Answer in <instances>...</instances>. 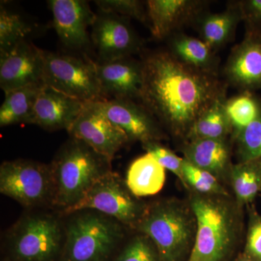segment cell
<instances>
[{"label": "cell", "mask_w": 261, "mask_h": 261, "mask_svg": "<svg viewBox=\"0 0 261 261\" xmlns=\"http://www.w3.org/2000/svg\"><path fill=\"white\" fill-rule=\"evenodd\" d=\"M142 62L140 103L177 138L187 141L196 121L226 99V85L219 75L185 64L168 50L151 53Z\"/></svg>", "instance_id": "1"}, {"label": "cell", "mask_w": 261, "mask_h": 261, "mask_svg": "<svg viewBox=\"0 0 261 261\" xmlns=\"http://www.w3.org/2000/svg\"><path fill=\"white\" fill-rule=\"evenodd\" d=\"M189 202L197 232L187 261H230L243 236V209L230 196L192 192Z\"/></svg>", "instance_id": "2"}, {"label": "cell", "mask_w": 261, "mask_h": 261, "mask_svg": "<svg viewBox=\"0 0 261 261\" xmlns=\"http://www.w3.org/2000/svg\"><path fill=\"white\" fill-rule=\"evenodd\" d=\"M111 163L85 142L70 137L49 164L53 209L63 215L76 205L98 179L112 171Z\"/></svg>", "instance_id": "3"}, {"label": "cell", "mask_w": 261, "mask_h": 261, "mask_svg": "<svg viewBox=\"0 0 261 261\" xmlns=\"http://www.w3.org/2000/svg\"><path fill=\"white\" fill-rule=\"evenodd\" d=\"M135 231L152 240L161 261H187L195 243L197 219L190 202L163 199L146 205Z\"/></svg>", "instance_id": "4"}, {"label": "cell", "mask_w": 261, "mask_h": 261, "mask_svg": "<svg viewBox=\"0 0 261 261\" xmlns=\"http://www.w3.org/2000/svg\"><path fill=\"white\" fill-rule=\"evenodd\" d=\"M63 216L64 243L59 261H109L124 240L126 226L97 211Z\"/></svg>", "instance_id": "5"}, {"label": "cell", "mask_w": 261, "mask_h": 261, "mask_svg": "<svg viewBox=\"0 0 261 261\" xmlns=\"http://www.w3.org/2000/svg\"><path fill=\"white\" fill-rule=\"evenodd\" d=\"M63 217L58 211L23 214L5 234L8 261H59L64 243Z\"/></svg>", "instance_id": "6"}, {"label": "cell", "mask_w": 261, "mask_h": 261, "mask_svg": "<svg viewBox=\"0 0 261 261\" xmlns=\"http://www.w3.org/2000/svg\"><path fill=\"white\" fill-rule=\"evenodd\" d=\"M0 192L29 210L53 209L50 166L32 160L5 161L0 166Z\"/></svg>", "instance_id": "7"}, {"label": "cell", "mask_w": 261, "mask_h": 261, "mask_svg": "<svg viewBox=\"0 0 261 261\" xmlns=\"http://www.w3.org/2000/svg\"><path fill=\"white\" fill-rule=\"evenodd\" d=\"M44 84L82 102L106 99L96 63L86 57L44 51Z\"/></svg>", "instance_id": "8"}, {"label": "cell", "mask_w": 261, "mask_h": 261, "mask_svg": "<svg viewBox=\"0 0 261 261\" xmlns=\"http://www.w3.org/2000/svg\"><path fill=\"white\" fill-rule=\"evenodd\" d=\"M146 205L130 191L126 180L112 171L98 179L83 198L62 216L79 211H97L135 230Z\"/></svg>", "instance_id": "9"}, {"label": "cell", "mask_w": 261, "mask_h": 261, "mask_svg": "<svg viewBox=\"0 0 261 261\" xmlns=\"http://www.w3.org/2000/svg\"><path fill=\"white\" fill-rule=\"evenodd\" d=\"M68 132L70 137L85 142L111 161L130 142L125 132L108 119L96 102H85Z\"/></svg>", "instance_id": "10"}, {"label": "cell", "mask_w": 261, "mask_h": 261, "mask_svg": "<svg viewBox=\"0 0 261 261\" xmlns=\"http://www.w3.org/2000/svg\"><path fill=\"white\" fill-rule=\"evenodd\" d=\"M44 50L22 41L0 53V87L8 92L44 84Z\"/></svg>", "instance_id": "11"}, {"label": "cell", "mask_w": 261, "mask_h": 261, "mask_svg": "<svg viewBox=\"0 0 261 261\" xmlns=\"http://www.w3.org/2000/svg\"><path fill=\"white\" fill-rule=\"evenodd\" d=\"M129 18L99 11L92 27V42L99 61L130 57L140 50L142 42L128 21Z\"/></svg>", "instance_id": "12"}, {"label": "cell", "mask_w": 261, "mask_h": 261, "mask_svg": "<svg viewBox=\"0 0 261 261\" xmlns=\"http://www.w3.org/2000/svg\"><path fill=\"white\" fill-rule=\"evenodd\" d=\"M98 107L113 123L119 127L130 141L142 144L165 139L158 120L140 102L125 99L97 101Z\"/></svg>", "instance_id": "13"}, {"label": "cell", "mask_w": 261, "mask_h": 261, "mask_svg": "<svg viewBox=\"0 0 261 261\" xmlns=\"http://www.w3.org/2000/svg\"><path fill=\"white\" fill-rule=\"evenodd\" d=\"M202 0H149L146 3L148 27L154 39L163 40L187 25H197L207 13Z\"/></svg>", "instance_id": "14"}, {"label": "cell", "mask_w": 261, "mask_h": 261, "mask_svg": "<svg viewBox=\"0 0 261 261\" xmlns=\"http://www.w3.org/2000/svg\"><path fill=\"white\" fill-rule=\"evenodd\" d=\"M53 16V25L58 37L67 47L84 49L88 46L89 27H92L96 14L87 2L82 0L48 1Z\"/></svg>", "instance_id": "15"}, {"label": "cell", "mask_w": 261, "mask_h": 261, "mask_svg": "<svg viewBox=\"0 0 261 261\" xmlns=\"http://www.w3.org/2000/svg\"><path fill=\"white\" fill-rule=\"evenodd\" d=\"M103 96L108 99H140L143 84L142 62L132 57L96 63Z\"/></svg>", "instance_id": "16"}, {"label": "cell", "mask_w": 261, "mask_h": 261, "mask_svg": "<svg viewBox=\"0 0 261 261\" xmlns=\"http://www.w3.org/2000/svg\"><path fill=\"white\" fill-rule=\"evenodd\" d=\"M84 105L80 99L43 86L34 104L31 124L49 132H68L83 111Z\"/></svg>", "instance_id": "17"}, {"label": "cell", "mask_w": 261, "mask_h": 261, "mask_svg": "<svg viewBox=\"0 0 261 261\" xmlns=\"http://www.w3.org/2000/svg\"><path fill=\"white\" fill-rule=\"evenodd\" d=\"M224 73L228 83L242 92L261 89V37L245 33L230 53Z\"/></svg>", "instance_id": "18"}, {"label": "cell", "mask_w": 261, "mask_h": 261, "mask_svg": "<svg viewBox=\"0 0 261 261\" xmlns=\"http://www.w3.org/2000/svg\"><path fill=\"white\" fill-rule=\"evenodd\" d=\"M185 158L196 167L212 173L221 183L229 181L231 148L228 139L189 141L182 148Z\"/></svg>", "instance_id": "19"}, {"label": "cell", "mask_w": 261, "mask_h": 261, "mask_svg": "<svg viewBox=\"0 0 261 261\" xmlns=\"http://www.w3.org/2000/svg\"><path fill=\"white\" fill-rule=\"evenodd\" d=\"M168 39V51L178 61L205 73L219 75V57L202 39L180 32Z\"/></svg>", "instance_id": "20"}, {"label": "cell", "mask_w": 261, "mask_h": 261, "mask_svg": "<svg viewBox=\"0 0 261 261\" xmlns=\"http://www.w3.org/2000/svg\"><path fill=\"white\" fill-rule=\"evenodd\" d=\"M240 21H243V15L240 1L231 2L221 13L202 15L197 27L201 39L216 51L233 39Z\"/></svg>", "instance_id": "21"}, {"label": "cell", "mask_w": 261, "mask_h": 261, "mask_svg": "<svg viewBox=\"0 0 261 261\" xmlns=\"http://www.w3.org/2000/svg\"><path fill=\"white\" fill-rule=\"evenodd\" d=\"M166 181V169L150 154L134 161L127 171V186L137 197H147L159 193Z\"/></svg>", "instance_id": "22"}, {"label": "cell", "mask_w": 261, "mask_h": 261, "mask_svg": "<svg viewBox=\"0 0 261 261\" xmlns=\"http://www.w3.org/2000/svg\"><path fill=\"white\" fill-rule=\"evenodd\" d=\"M229 181L239 207L253 204L261 191V159L233 164Z\"/></svg>", "instance_id": "23"}, {"label": "cell", "mask_w": 261, "mask_h": 261, "mask_svg": "<svg viewBox=\"0 0 261 261\" xmlns=\"http://www.w3.org/2000/svg\"><path fill=\"white\" fill-rule=\"evenodd\" d=\"M42 87L30 86L5 92L0 108V126L31 124L34 104Z\"/></svg>", "instance_id": "24"}, {"label": "cell", "mask_w": 261, "mask_h": 261, "mask_svg": "<svg viewBox=\"0 0 261 261\" xmlns=\"http://www.w3.org/2000/svg\"><path fill=\"white\" fill-rule=\"evenodd\" d=\"M226 99L215 103L196 121L186 142L201 139L225 140L229 136L231 137L232 130L224 108Z\"/></svg>", "instance_id": "25"}, {"label": "cell", "mask_w": 261, "mask_h": 261, "mask_svg": "<svg viewBox=\"0 0 261 261\" xmlns=\"http://www.w3.org/2000/svg\"><path fill=\"white\" fill-rule=\"evenodd\" d=\"M225 111L231 125L234 139L252 121L261 115V99L253 92H241L234 97L226 99Z\"/></svg>", "instance_id": "26"}, {"label": "cell", "mask_w": 261, "mask_h": 261, "mask_svg": "<svg viewBox=\"0 0 261 261\" xmlns=\"http://www.w3.org/2000/svg\"><path fill=\"white\" fill-rule=\"evenodd\" d=\"M32 29L20 15L0 7V53L8 51L25 40Z\"/></svg>", "instance_id": "27"}, {"label": "cell", "mask_w": 261, "mask_h": 261, "mask_svg": "<svg viewBox=\"0 0 261 261\" xmlns=\"http://www.w3.org/2000/svg\"><path fill=\"white\" fill-rule=\"evenodd\" d=\"M183 185L196 193L205 195L229 196L223 184L212 173L196 167L184 159Z\"/></svg>", "instance_id": "28"}, {"label": "cell", "mask_w": 261, "mask_h": 261, "mask_svg": "<svg viewBox=\"0 0 261 261\" xmlns=\"http://www.w3.org/2000/svg\"><path fill=\"white\" fill-rule=\"evenodd\" d=\"M111 261H161V259L152 240L137 232L117 251Z\"/></svg>", "instance_id": "29"}, {"label": "cell", "mask_w": 261, "mask_h": 261, "mask_svg": "<svg viewBox=\"0 0 261 261\" xmlns=\"http://www.w3.org/2000/svg\"><path fill=\"white\" fill-rule=\"evenodd\" d=\"M233 140L238 163L261 159V115Z\"/></svg>", "instance_id": "30"}, {"label": "cell", "mask_w": 261, "mask_h": 261, "mask_svg": "<svg viewBox=\"0 0 261 261\" xmlns=\"http://www.w3.org/2000/svg\"><path fill=\"white\" fill-rule=\"evenodd\" d=\"M99 10L106 13L135 18L148 25L147 8L138 0H98L95 2Z\"/></svg>", "instance_id": "31"}, {"label": "cell", "mask_w": 261, "mask_h": 261, "mask_svg": "<svg viewBox=\"0 0 261 261\" xmlns=\"http://www.w3.org/2000/svg\"><path fill=\"white\" fill-rule=\"evenodd\" d=\"M248 222L243 254L254 261H261V214L252 204L247 206Z\"/></svg>", "instance_id": "32"}, {"label": "cell", "mask_w": 261, "mask_h": 261, "mask_svg": "<svg viewBox=\"0 0 261 261\" xmlns=\"http://www.w3.org/2000/svg\"><path fill=\"white\" fill-rule=\"evenodd\" d=\"M142 147L147 153L150 154L162 167L174 173L184 183L182 171L184 159L178 157L171 149L163 146L159 141L146 142L142 144Z\"/></svg>", "instance_id": "33"}, {"label": "cell", "mask_w": 261, "mask_h": 261, "mask_svg": "<svg viewBox=\"0 0 261 261\" xmlns=\"http://www.w3.org/2000/svg\"><path fill=\"white\" fill-rule=\"evenodd\" d=\"M246 33L261 37V0L240 1Z\"/></svg>", "instance_id": "34"}, {"label": "cell", "mask_w": 261, "mask_h": 261, "mask_svg": "<svg viewBox=\"0 0 261 261\" xmlns=\"http://www.w3.org/2000/svg\"><path fill=\"white\" fill-rule=\"evenodd\" d=\"M238 261H254L252 260V259L249 258L248 257L245 256L244 254H242L239 256Z\"/></svg>", "instance_id": "35"}, {"label": "cell", "mask_w": 261, "mask_h": 261, "mask_svg": "<svg viewBox=\"0 0 261 261\" xmlns=\"http://www.w3.org/2000/svg\"><path fill=\"white\" fill-rule=\"evenodd\" d=\"M260 195V197H261V191H260V195Z\"/></svg>", "instance_id": "36"}]
</instances>
